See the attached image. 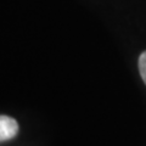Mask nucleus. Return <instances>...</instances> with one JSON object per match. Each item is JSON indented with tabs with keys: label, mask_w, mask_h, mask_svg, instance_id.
Listing matches in <instances>:
<instances>
[{
	"label": "nucleus",
	"mask_w": 146,
	"mask_h": 146,
	"mask_svg": "<svg viewBox=\"0 0 146 146\" xmlns=\"http://www.w3.org/2000/svg\"><path fill=\"white\" fill-rule=\"evenodd\" d=\"M18 133L17 122L11 117L0 116V143L15 138Z\"/></svg>",
	"instance_id": "obj_1"
},
{
	"label": "nucleus",
	"mask_w": 146,
	"mask_h": 146,
	"mask_svg": "<svg viewBox=\"0 0 146 146\" xmlns=\"http://www.w3.org/2000/svg\"><path fill=\"white\" fill-rule=\"evenodd\" d=\"M139 72L144 83L146 84V51H144L139 57Z\"/></svg>",
	"instance_id": "obj_2"
}]
</instances>
